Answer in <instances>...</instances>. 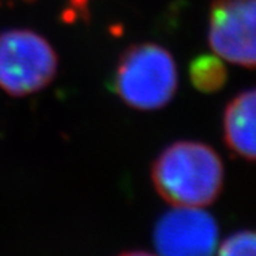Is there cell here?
I'll return each mask as SVG.
<instances>
[{
    "mask_svg": "<svg viewBox=\"0 0 256 256\" xmlns=\"http://www.w3.org/2000/svg\"><path fill=\"white\" fill-rule=\"evenodd\" d=\"M158 195L174 206L204 208L220 196L225 170L220 154L200 141H176L151 168Z\"/></svg>",
    "mask_w": 256,
    "mask_h": 256,
    "instance_id": "obj_1",
    "label": "cell"
},
{
    "mask_svg": "<svg viewBox=\"0 0 256 256\" xmlns=\"http://www.w3.org/2000/svg\"><path fill=\"white\" fill-rule=\"evenodd\" d=\"M178 88V70L172 54L154 43L127 48L116 66L112 92L132 108L152 111L165 107Z\"/></svg>",
    "mask_w": 256,
    "mask_h": 256,
    "instance_id": "obj_2",
    "label": "cell"
},
{
    "mask_svg": "<svg viewBox=\"0 0 256 256\" xmlns=\"http://www.w3.org/2000/svg\"><path fill=\"white\" fill-rule=\"evenodd\" d=\"M54 48L38 33L9 28L0 33V88L24 97L47 87L57 74Z\"/></svg>",
    "mask_w": 256,
    "mask_h": 256,
    "instance_id": "obj_3",
    "label": "cell"
},
{
    "mask_svg": "<svg viewBox=\"0 0 256 256\" xmlns=\"http://www.w3.org/2000/svg\"><path fill=\"white\" fill-rule=\"evenodd\" d=\"M208 43L224 62L256 68V0H214Z\"/></svg>",
    "mask_w": 256,
    "mask_h": 256,
    "instance_id": "obj_4",
    "label": "cell"
},
{
    "mask_svg": "<svg viewBox=\"0 0 256 256\" xmlns=\"http://www.w3.org/2000/svg\"><path fill=\"white\" fill-rule=\"evenodd\" d=\"M220 228L202 208L174 206L156 222L154 244L160 256H214Z\"/></svg>",
    "mask_w": 256,
    "mask_h": 256,
    "instance_id": "obj_5",
    "label": "cell"
},
{
    "mask_svg": "<svg viewBox=\"0 0 256 256\" xmlns=\"http://www.w3.org/2000/svg\"><path fill=\"white\" fill-rule=\"evenodd\" d=\"M224 141L248 161H256V88L236 94L229 101L222 117Z\"/></svg>",
    "mask_w": 256,
    "mask_h": 256,
    "instance_id": "obj_6",
    "label": "cell"
},
{
    "mask_svg": "<svg viewBox=\"0 0 256 256\" xmlns=\"http://www.w3.org/2000/svg\"><path fill=\"white\" fill-rule=\"evenodd\" d=\"M190 80L198 92H218L228 82V70L224 60L215 54H201L190 64Z\"/></svg>",
    "mask_w": 256,
    "mask_h": 256,
    "instance_id": "obj_7",
    "label": "cell"
},
{
    "mask_svg": "<svg viewBox=\"0 0 256 256\" xmlns=\"http://www.w3.org/2000/svg\"><path fill=\"white\" fill-rule=\"evenodd\" d=\"M218 256H256V230L232 234L220 246Z\"/></svg>",
    "mask_w": 256,
    "mask_h": 256,
    "instance_id": "obj_8",
    "label": "cell"
},
{
    "mask_svg": "<svg viewBox=\"0 0 256 256\" xmlns=\"http://www.w3.org/2000/svg\"><path fill=\"white\" fill-rule=\"evenodd\" d=\"M120 256H154V255L146 254V252H141V250H137V252H126V254H121Z\"/></svg>",
    "mask_w": 256,
    "mask_h": 256,
    "instance_id": "obj_9",
    "label": "cell"
}]
</instances>
